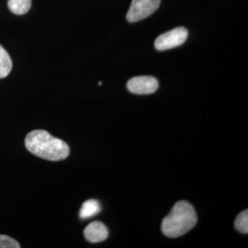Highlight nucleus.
Returning a JSON list of instances; mask_svg holds the SVG:
<instances>
[{"instance_id":"9b49d317","label":"nucleus","mask_w":248,"mask_h":248,"mask_svg":"<svg viewBox=\"0 0 248 248\" xmlns=\"http://www.w3.org/2000/svg\"><path fill=\"white\" fill-rule=\"evenodd\" d=\"M20 245L18 241L13 239L12 237L0 234V248H19Z\"/></svg>"},{"instance_id":"0eeeda50","label":"nucleus","mask_w":248,"mask_h":248,"mask_svg":"<svg viewBox=\"0 0 248 248\" xmlns=\"http://www.w3.org/2000/svg\"><path fill=\"white\" fill-rule=\"evenodd\" d=\"M101 211V206L96 200H89L85 202L80 210V218L81 219H89L95 215H97Z\"/></svg>"},{"instance_id":"39448f33","label":"nucleus","mask_w":248,"mask_h":248,"mask_svg":"<svg viewBox=\"0 0 248 248\" xmlns=\"http://www.w3.org/2000/svg\"><path fill=\"white\" fill-rule=\"evenodd\" d=\"M127 89L133 94L149 95L158 89V81L150 76L136 77L128 81Z\"/></svg>"},{"instance_id":"423d86ee","label":"nucleus","mask_w":248,"mask_h":248,"mask_svg":"<svg viewBox=\"0 0 248 248\" xmlns=\"http://www.w3.org/2000/svg\"><path fill=\"white\" fill-rule=\"evenodd\" d=\"M85 238L89 243L96 244L106 240L108 236V231L106 225L101 222H93L89 223L84 231Z\"/></svg>"},{"instance_id":"f257e3e1","label":"nucleus","mask_w":248,"mask_h":248,"mask_svg":"<svg viewBox=\"0 0 248 248\" xmlns=\"http://www.w3.org/2000/svg\"><path fill=\"white\" fill-rule=\"evenodd\" d=\"M27 150L38 157L48 161H61L67 158L70 149L67 143L53 137L45 130H34L27 134Z\"/></svg>"},{"instance_id":"f03ea898","label":"nucleus","mask_w":248,"mask_h":248,"mask_svg":"<svg viewBox=\"0 0 248 248\" xmlns=\"http://www.w3.org/2000/svg\"><path fill=\"white\" fill-rule=\"evenodd\" d=\"M197 221V213L193 206L181 201L175 204L169 215L164 218L161 230L167 237L177 238L191 230Z\"/></svg>"},{"instance_id":"20e7f679","label":"nucleus","mask_w":248,"mask_h":248,"mask_svg":"<svg viewBox=\"0 0 248 248\" xmlns=\"http://www.w3.org/2000/svg\"><path fill=\"white\" fill-rule=\"evenodd\" d=\"M187 38V31L183 27L176 28L156 38L155 47L158 51H167L183 45Z\"/></svg>"},{"instance_id":"1a4fd4ad","label":"nucleus","mask_w":248,"mask_h":248,"mask_svg":"<svg viewBox=\"0 0 248 248\" xmlns=\"http://www.w3.org/2000/svg\"><path fill=\"white\" fill-rule=\"evenodd\" d=\"M12 69V61L8 52L0 45V78H5Z\"/></svg>"},{"instance_id":"7ed1b4c3","label":"nucleus","mask_w":248,"mask_h":248,"mask_svg":"<svg viewBox=\"0 0 248 248\" xmlns=\"http://www.w3.org/2000/svg\"><path fill=\"white\" fill-rule=\"evenodd\" d=\"M161 0H133L126 19L129 22H137L151 16L159 8Z\"/></svg>"},{"instance_id":"6e6552de","label":"nucleus","mask_w":248,"mask_h":248,"mask_svg":"<svg viewBox=\"0 0 248 248\" xmlns=\"http://www.w3.org/2000/svg\"><path fill=\"white\" fill-rule=\"evenodd\" d=\"M8 7L15 15H24L31 7V0H8Z\"/></svg>"},{"instance_id":"9d476101","label":"nucleus","mask_w":248,"mask_h":248,"mask_svg":"<svg viewBox=\"0 0 248 248\" xmlns=\"http://www.w3.org/2000/svg\"><path fill=\"white\" fill-rule=\"evenodd\" d=\"M234 226L236 230L239 231L242 233H248V211L246 210L244 212L239 213L235 219Z\"/></svg>"}]
</instances>
